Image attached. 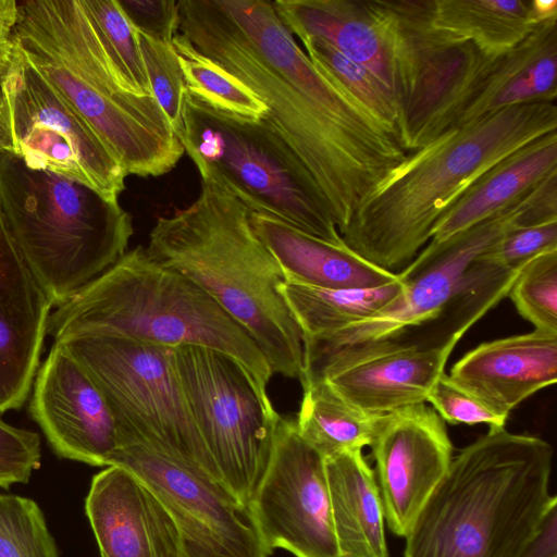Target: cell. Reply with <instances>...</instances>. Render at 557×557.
<instances>
[{"label":"cell","mask_w":557,"mask_h":557,"mask_svg":"<svg viewBox=\"0 0 557 557\" xmlns=\"http://www.w3.org/2000/svg\"><path fill=\"white\" fill-rule=\"evenodd\" d=\"M176 34L264 102L263 119L310 172L339 234L406 159L398 136L317 69L272 1L180 0Z\"/></svg>","instance_id":"cell-1"},{"label":"cell","mask_w":557,"mask_h":557,"mask_svg":"<svg viewBox=\"0 0 557 557\" xmlns=\"http://www.w3.org/2000/svg\"><path fill=\"white\" fill-rule=\"evenodd\" d=\"M188 207L160 216L147 252L203 289L255 341L273 374L301 380L304 334L280 286L283 272L253 232L250 211L210 171Z\"/></svg>","instance_id":"cell-2"},{"label":"cell","mask_w":557,"mask_h":557,"mask_svg":"<svg viewBox=\"0 0 557 557\" xmlns=\"http://www.w3.org/2000/svg\"><path fill=\"white\" fill-rule=\"evenodd\" d=\"M557 131L556 102L508 107L410 152L359 206L341 236L362 259L399 273L431 240L441 215L488 169Z\"/></svg>","instance_id":"cell-3"},{"label":"cell","mask_w":557,"mask_h":557,"mask_svg":"<svg viewBox=\"0 0 557 557\" xmlns=\"http://www.w3.org/2000/svg\"><path fill=\"white\" fill-rule=\"evenodd\" d=\"M553 448L494 428L453 456L406 539L404 557H520L557 504Z\"/></svg>","instance_id":"cell-4"},{"label":"cell","mask_w":557,"mask_h":557,"mask_svg":"<svg viewBox=\"0 0 557 557\" xmlns=\"http://www.w3.org/2000/svg\"><path fill=\"white\" fill-rule=\"evenodd\" d=\"M13 48L88 123L127 175L160 176L184 148L153 96L125 83L83 0L18 2Z\"/></svg>","instance_id":"cell-5"},{"label":"cell","mask_w":557,"mask_h":557,"mask_svg":"<svg viewBox=\"0 0 557 557\" xmlns=\"http://www.w3.org/2000/svg\"><path fill=\"white\" fill-rule=\"evenodd\" d=\"M54 342L109 336L166 348L200 346L239 362L265 396L273 375L249 334L203 289L154 260L143 246L119 259L55 307L47 322Z\"/></svg>","instance_id":"cell-6"},{"label":"cell","mask_w":557,"mask_h":557,"mask_svg":"<svg viewBox=\"0 0 557 557\" xmlns=\"http://www.w3.org/2000/svg\"><path fill=\"white\" fill-rule=\"evenodd\" d=\"M0 214L53 307L121 259L134 233L119 201L12 152L0 157Z\"/></svg>","instance_id":"cell-7"},{"label":"cell","mask_w":557,"mask_h":557,"mask_svg":"<svg viewBox=\"0 0 557 557\" xmlns=\"http://www.w3.org/2000/svg\"><path fill=\"white\" fill-rule=\"evenodd\" d=\"M178 140L197 170L213 173L250 212L345 245L310 172L264 119L220 111L187 90Z\"/></svg>","instance_id":"cell-8"},{"label":"cell","mask_w":557,"mask_h":557,"mask_svg":"<svg viewBox=\"0 0 557 557\" xmlns=\"http://www.w3.org/2000/svg\"><path fill=\"white\" fill-rule=\"evenodd\" d=\"M57 343L101 391L119 425L122 446L148 445L222 486L189 411L172 348L109 336Z\"/></svg>","instance_id":"cell-9"},{"label":"cell","mask_w":557,"mask_h":557,"mask_svg":"<svg viewBox=\"0 0 557 557\" xmlns=\"http://www.w3.org/2000/svg\"><path fill=\"white\" fill-rule=\"evenodd\" d=\"M173 358L222 486L248 507L269 463L280 414L231 356L183 346L173 349Z\"/></svg>","instance_id":"cell-10"},{"label":"cell","mask_w":557,"mask_h":557,"mask_svg":"<svg viewBox=\"0 0 557 557\" xmlns=\"http://www.w3.org/2000/svg\"><path fill=\"white\" fill-rule=\"evenodd\" d=\"M532 223L529 193L507 209L438 244H428L398 274L400 294L373 315L305 339V368L350 348L380 342L408 344L435 326L467 280L471 264L505 234Z\"/></svg>","instance_id":"cell-11"},{"label":"cell","mask_w":557,"mask_h":557,"mask_svg":"<svg viewBox=\"0 0 557 557\" xmlns=\"http://www.w3.org/2000/svg\"><path fill=\"white\" fill-rule=\"evenodd\" d=\"M395 41L399 140L407 153L440 137L487 58L472 42L434 28L428 0H382Z\"/></svg>","instance_id":"cell-12"},{"label":"cell","mask_w":557,"mask_h":557,"mask_svg":"<svg viewBox=\"0 0 557 557\" xmlns=\"http://www.w3.org/2000/svg\"><path fill=\"white\" fill-rule=\"evenodd\" d=\"M3 90L12 153L119 201L126 171L88 123L13 48Z\"/></svg>","instance_id":"cell-13"},{"label":"cell","mask_w":557,"mask_h":557,"mask_svg":"<svg viewBox=\"0 0 557 557\" xmlns=\"http://www.w3.org/2000/svg\"><path fill=\"white\" fill-rule=\"evenodd\" d=\"M270 552L342 557L334 532L324 458L280 416L269 463L248 506Z\"/></svg>","instance_id":"cell-14"},{"label":"cell","mask_w":557,"mask_h":557,"mask_svg":"<svg viewBox=\"0 0 557 557\" xmlns=\"http://www.w3.org/2000/svg\"><path fill=\"white\" fill-rule=\"evenodd\" d=\"M110 466L125 468L160 500L181 529L189 557H269L248 507L214 481L139 442Z\"/></svg>","instance_id":"cell-15"},{"label":"cell","mask_w":557,"mask_h":557,"mask_svg":"<svg viewBox=\"0 0 557 557\" xmlns=\"http://www.w3.org/2000/svg\"><path fill=\"white\" fill-rule=\"evenodd\" d=\"M385 521L406 536L453 459L445 421L425 403L383 414L371 444Z\"/></svg>","instance_id":"cell-16"},{"label":"cell","mask_w":557,"mask_h":557,"mask_svg":"<svg viewBox=\"0 0 557 557\" xmlns=\"http://www.w3.org/2000/svg\"><path fill=\"white\" fill-rule=\"evenodd\" d=\"M458 342V338L438 345L380 342L350 348L306 368L300 383L323 379L357 409L383 416L426 403Z\"/></svg>","instance_id":"cell-17"},{"label":"cell","mask_w":557,"mask_h":557,"mask_svg":"<svg viewBox=\"0 0 557 557\" xmlns=\"http://www.w3.org/2000/svg\"><path fill=\"white\" fill-rule=\"evenodd\" d=\"M29 414L61 458L109 467L122 446L116 420L101 391L60 343L36 373Z\"/></svg>","instance_id":"cell-18"},{"label":"cell","mask_w":557,"mask_h":557,"mask_svg":"<svg viewBox=\"0 0 557 557\" xmlns=\"http://www.w3.org/2000/svg\"><path fill=\"white\" fill-rule=\"evenodd\" d=\"M85 511L100 557H189L173 517L125 468L109 466L94 475Z\"/></svg>","instance_id":"cell-19"},{"label":"cell","mask_w":557,"mask_h":557,"mask_svg":"<svg viewBox=\"0 0 557 557\" xmlns=\"http://www.w3.org/2000/svg\"><path fill=\"white\" fill-rule=\"evenodd\" d=\"M52 307L0 214V414L30 393Z\"/></svg>","instance_id":"cell-20"},{"label":"cell","mask_w":557,"mask_h":557,"mask_svg":"<svg viewBox=\"0 0 557 557\" xmlns=\"http://www.w3.org/2000/svg\"><path fill=\"white\" fill-rule=\"evenodd\" d=\"M449 379L508 417L523 400L557 381V334L539 330L484 342L462 356Z\"/></svg>","instance_id":"cell-21"},{"label":"cell","mask_w":557,"mask_h":557,"mask_svg":"<svg viewBox=\"0 0 557 557\" xmlns=\"http://www.w3.org/2000/svg\"><path fill=\"white\" fill-rule=\"evenodd\" d=\"M272 3L293 35L325 41L367 67L395 95V41L382 0H276Z\"/></svg>","instance_id":"cell-22"},{"label":"cell","mask_w":557,"mask_h":557,"mask_svg":"<svg viewBox=\"0 0 557 557\" xmlns=\"http://www.w3.org/2000/svg\"><path fill=\"white\" fill-rule=\"evenodd\" d=\"M557 99V18L540 23L518 46L490 57L458 101L445 132L502 109Z\"/></svg>","instance_id":"cell-23"},{"label":"cell","mask_w":557,"mask_h":557,"mask_svg":"<svg viewBox=\"0 0 557 557\" xmlns=\"http://www.w3.org/2000/svg\"><path fill=\"white\" fill-rule=\"evenodd\" d=\"M249 220L286 283L344 289L377 287L398 278L362 259L346 244H331L264 214L250 212Z\"/></svg>","instance_id":"cell-24"},{"label":"cell","mask_w":557,"mask_h":557,"mask_svg":"<svg viewBox=\"0 0 557 557\" xmlns=\"http://www.w3.org/2000/svg\"><path fill=\"white\" fill-rule=\"evenodd\" d=\"M554 173L557 131L527 144L476 178L437 220L429 244H442L507 209Z\"/></svg>","instance_id":"cell-25"},{"label":"cell","mask_w":557,"mask_h":557,"mask_svg":"<svg viewBox=\"0 0 557 557\" xmlns=\"http://www.w3.org/2000/svg\"><path fill=\"white\" fill-rule=\"evenodd\" d=\"M324 461L341 556L388 557L381 493L362 449L347 450Z\"/></svg>","instance_id":"cell-26"},{"label":"cell","mask_w":557,"mask_h":557,"mask_svg":"<svg viewBox=\"0 0 557 557\" xmlns=\"http://www.w3.org/2000/svg\"><path fill=\"white\" fill-rule=\"evenodd\" d=\"M430 24L472 42L484 55L499 57L539 25L531 0H428Z\"/></svg>","instance_id":"cell-27"},{"label":"cell","mask_w":557,"mask_h":557,"mask_svg":"<svg viewBox=\"0 0 557 557\" xmlns=\"http://www.w3.org/2000/svg\"><path fill=\"white\" fill-rule=\"evenodd\" d=\"M295 418L301 438L324 459L371 446L383 416L366 413L342 398L323 379L301 383Z\"/></svg>","instance_id":"cell-28"},{"label":"cell","mask_w":557,"mask_h":557,"mask_svg":"<svg viewBox=\"0 0 557 557\" xmlns=\"http://www.w3.org/2000/svg\"><path fill=\"white\" fill-rule=\"evenodd\" d=\"M403 288L399 277L371 288L330 289L286 282L280 286L302 331L304 342L373 315L395 299Z\"/></svg>","instance_id":"cell-29"},{"label":"cell","mask_w":557,"mask_h":557,"mask_svg":"<svg viewBox=\"0 0 557 557\" xmlns=\"http://www.w3.org/2000/svg\"><path fill=\"white\" fill-rule=\"evenodd\" d=\"M187 90L209 106L235 115L260 120L269 109L246 85L223 67L194 51L178 35L173 37Z\"/></svg>","instance_id":"cell-30"},{"label":"cell","mask_w":557,"mask_h":557,"mask_svg":"<svg viewBox=\"0 0 557 557\" xmlns=\"http://www.w3.org/2000/svg\"><path fill=\"white\" fill-rule=\"evenodd\" d=\"M300 40L317 69L358 100L399 138L396 97L372 72L323 40L313 37H302Z\"/></svg>","instance_id":"cell-31"},{"label":"cell","mask_w":557,"mask_h":557,"mask_svg":"<svg viewBox=\"0 0 557 557\" xmlns=\"http://www.w3.org/2000/svg\"><path fill=\"white\" fill-rule=\"evenodd\" d=\"M104 48L131 90L138 96H152L136 30L117 0H83Z\"/></svg>","instance_id":"cell-32"},{"label":"cell","mask_w":557,"mask_h":557,"mask_svg":"<svg viewBox=\"0 0 557 557\" xmlns=\"http://www.w3.org/2000/svg\"><path fill=\"white\" fill-rule=\"evenodd\" d=\"M0 557H60L35 500L0 493Z\"/></svg>","instance_id":"cell-33"},{"label":"cell","mask_w":557,"mask_h":557,"mask_svg":"<svg viewBox=\"0 0 557 557\" xmlns=\"http://www.w3.org/2000/svg\"><path fill=\"white\" fill-rule=\"evenodd\" d=\"M508 296L534 330L557 334V249L529 261L517 275Z\"/></svg>","instance_id":"cell-34"},{"label":"cell","mask_w":557,"mask_h":557,"mask_svg":"<svg viewBox=\"0 0 557 557\" xmlns=\"http://www.w3.org/2000/svg\"><path fill=\"white\" fill-rule=\"evenodd\" d=\"M136 37L152 96L180 138L183 132V103L187 88L173 42L153 39L138 30Z\"/></svg>","instance_id":"cell-35"},{"label":"cell","mask_w":557,"mask_h":557,"mask_svg":"<svg viewBox=\"0 0 557 557\" xmlns=\"http://www.w3.org/2000/svg\"><path fill=\"white\" fill-rule=\"evenodd\" d=\"M553 249H557V220L513 228L478 259L517 273L533 258Z\"/></svg>","instance_id":"cell-36"},{"label":"cell","mask_w":557,"mask_h":557,"mask_svg":"<svg viewBox=\"0 0 557 557\" xmlns=\"http://www.w3.org/2000/svg\"><path fill=\"white\" fill-rule=\"evenodd\" d=\"M426 403L451 424H486L490 429L505 428L508 417L499 414L457 386L445 372L432 387Z\"/></svg>","instance_id":"cell-37"},{"label":"cell","mask_w":557,"mask_h":557,"mask_svg":"<svg viewBox=\"0 0 557 557\" xmlns=\"http://www.w3.org/2000/svg\"><path fill=\"white\" fill-rule=\"evenodd\" d=\"M40 459L39 435L9 424L0 414V487L28 482Z\"/></svg>","instance_id":"cell-38"},{"label":"cell","mask_w":557,"mask_h":557,"mask_svg":"<svg viewBox=\"0 0 557 557\" xmlns=\"http://www.w3.org/2000/svg\"><path fill=\"white\" fill-rule=\"evenodd\" d=\"M132 26L157 40L172 42L177 32L178 1L117 0Z\"/></svg>","instance_id":"cell-39"},{"label":"cell","mask_w":557,"mask_h":557,"mask_svg":"<svg viewBox=\"0 0 557 557\" xmlns=\"http://www.w3.org/2000/svg\"><path fill=\"white\" fill-rule=\"evenodd\" d=\"M520 557H557V504L550 507L536 535Z\"/></svg>","instance_id":"cell-40"},{"label":"cell","mask_w":557,"mask_h":557,"mask_svg":"<svg viewBox=\"0 0 557 557\" xmlns=\"http://www.w3.org/2000/svg\"><path fill=\"white\" fill-rule=\"evenodd\" d=\"M18 2L0 0V61H10L13 51L12 34L17 20Z\"/></svg>","instance_id":"cell-41"},{"label":"cell","mask_w":557,"mask_h":557,"mask_svg":"<svg viewBox=\"0 0 557 557\" xmlns=\"http://www.w3.org/2000/svg\"><path fill=\"white\" fill-rule=\"evenodd\" d=\"M10 61H0V157L4 153L12 152L8 108L3 90V82Z\"/></svg>","instance_id":"cell-42"},{"label":"cell","mask_w":557,"mask_h":557,"mask_svg":"<svg viewBox=\"0 0 557 557\" xmlns=\"http://www.w3.org/2000/svg\"><path fill=\"white\" fill-rule=\"evenodd\" d=\"M531 10L537 24L557 18V0H531Z\"/></svg>","instance_id":"cell-43"}]
</instances>
